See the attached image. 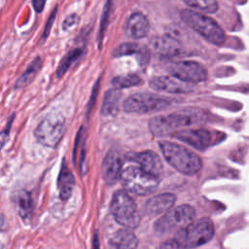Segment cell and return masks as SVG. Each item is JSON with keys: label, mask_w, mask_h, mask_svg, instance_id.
<instances>
[{"label": "cell", "mask_w": 249, "mask_h": 249, "mask_svg": "<svg viewBox=\"0 0 249 249\" xmlns=\"http://www.w3.org/2000/svg\"><path fill=\"white\" fill-rule=\"evenodd\" d=\"M121 94V90L115 88L107 90L101 106V114L103 116H115L118 113Z\"/></svg>", "instance_id": "21"}, {"label": "cell", "mask_w": 249, "mask_h": 249, "mask_svg": "<svg viewBox=\"0 0 249 249\" xmlns=\"http://www.w3.org/2000/svg\"><path fill=\"white\" fill-rule=\"evenodd\" d=\"M9 138V128H7L6 130L0 132V150L4 147V145L6 144L7 140Z\"/></svg>", "instance_id": "33"}, {"label": "cell", "mask_w": 249, "mask_h": 249, "mask_svg": "<svg viewBox=\"0 0 249 249\" xmlns=\"http://www.w3.org/2000/svg\"><path fill=\"white\" fill-rule=\"evenodd\" d=\"M171 105V100L154 93L138 92L130 95L123 103V108L127 113L147 114L161 111Z\"/></svg>", "instance_id": "8"}, {"label": "cell", "mask_w": 249, "mask_h": 249, "mask_svg": "<svg viewBox=\"0 0 249 249\" xmlns=\"http://www.w3.org/2000/svg\"><path fill=\"white\" fill-rule=\"evenodd\" d=\"M98 88H99V80L97 81V83L95 84V86H94V88H93V89H92L91 96H90V101H89V110H88V112L90 111L91 108L93 107L95 97H96V95H97V93H98Z\"/></svg>", "instance_id": "30"}, {"label": "cell", "mask_w": 249, "mask_h": 249, "mask_svg": "<svg viewBox=\"0 0 249 249\" xmlns=\"http://www.w3.org/2000/svg\"><path fill=\"white\" fill-rule=\"evenodd\" d=\"M121 180L125 192L146 196L154 193L159 185V178L144 171L140 166L131 165L124 168Z\"/></svg>", "instance_id": "5"}, {"label": "cell", "mask_w": 249, "mask_h": 249, "mask_svg": "<svg viewBox=\"0 0 249 249\" xmlns=\"http://www.w3.org/2000/svg\"><path fill=\"white\" fill-rule=\"evenodd\" d=\"M152 49L160 55L174 56L178 55L182 49L178 40L171 35H162L151 40Z\"/></svg>", "instance_id": "17"}, {"label": "cell", "mask_w": 249, "mask_h": 249, "mask_svg": "<svg viewBox=\"0 0 249 249\" xmlns=\"http://www.w3.org/2000/svg\"><path fill=\"white\" fill-rule=\"evenodd\" d=\"M113 56L120 57L124 55H135L140 65L145 66L150 59V52L147 47L137 43H124L119 45L112 53Z\"/></svg>", "instance_id": "14"}, {"label": "cell", "mask_w": 249, "mask_h": 249, "mask_svg": "<svg viewBox=\"0 0 249 249\" xmlns=\"http://www.w3.org/2000/svg\"><path fill=\"white\" fill-rule=\"evenodd\" d=\"M78 21V17L76 15H71L69 16L63 22V28H69L71 27L72 25H74L75 23H77Z\"/></svg>", "instance_id": "31"}, {"label": "cell", "mask_w": 249, "mask_h": 249, "mask_svg": "<svg viewBox=\"0 0 249 249\" xmlns=\"http://www.w3.org/2000/svg\"><path fill=\"white\" fill-rule=\"evenodd\" d=\"M55 16H56V7L53 10L51 16L49 17V19L46 23V26H45V29H44V32H43V35H42V39L45 40L48 36H49V33L51 31V28L53 24V21H54V18H55Z\"/></svg>", "instance_id": "28"}, {"label": "cell", "mask_w": 249, "mask_h": 249, "mask_svg": "<svg viewBox=\"0 0 249 249\" xmlns=\"http://www.w3.org/2000/svg\"><path fill=\"white\" fill-rule=\"evenodd\" d=\"M66 129L65 118L60 112H50L37 125L34 135L41 144L54 148L62 139Z\"/></svg>", "instance_id": "6"}, {"label": "cell", "mask_w": 249, "mask_h": 249, "mask_svg": "<svg viewBox=\"0 0 249 249\" xmlns=\"http://www.w3.org/2000/svg\"><path fill=\"white\" fill-rule=\"evenodd\" d=\"M74 183H75V180H74V176H73L72 172L68 168L67 164H65L63 162V164L60 168V172L58 175V181H57V185H58V189H59V196L61 199L66 200L71 196L72 187H73Z\"/></svg>", "instance_id": "20"}, {"label": "cell", "mask_w": 249, "mask_h": 249, "mask_svg": "<svg viewBox=\"0 0 249 249\" xmlns=\"http://www.w3.org/2000/svg\"><path fill=\"white\" fill-rule=\"evenodd\" d=\"M174 137L198 150L206 149L213 141L212 133L205 129H185L177 131Z\"/></svg>", "instance_id": "12"}, {"label": "cell", "mask_w": 249, "mask_h": 249, "mask_svg": "<svg viewBox=\"0 0 249 249\" xmlns=\"http://www.w3.org/2000/svg\"><path fill=\"white\" fill-rule=\"evenodd\" d=\"M42 66V59L38 56L36 57L26 68V70L22 73V75L17 80L15 88L16 89H22L28 86L36 77L37 73L41 69Z\"/></svg>", "instance_id": "22"}, {"label": "cell", "mask_w": 249, "mask_h": 249, "mask_svg": "<svg viewBox=\"0 0 249 249\" xmlns=\"http://www.w3.org/2000/svg\"><path fill=\"white\" fill-rule=\"evenodd\" d=\"M214 236V225L209 218H200L179 230L174 237L182 249L196 248Z\"/></svg>", "instance_id": "3"}, {"label": "cell", "mask_w": 249, "mask_h": 249, "mask_svg": "<svg viewBox=\"0 0 249 249\" xmlns=\"http://www.w3.org/2000/svg\"><path fill=\"white\" fill-rule=\"evenodd\" d=\"M150 87L168 93H186L194 90V84L183 82L173 76H158L150 80Z\"/></svg>", "instance_id": "11"}, {"label": "cell", "mask_w": 249, "mask_h": 249, "mask_svg": "<svg viewBox=\"0 0 249 249\" xmlns=\"http://www.w3.org/2000/svg\"><path fill=\"white\" fill-rule=\"evenodd\" d=\"M180 17L185 24L210 43L221 45L225 41V33L223 29L211 18L189 9L182 10Z\"/></svg>", "instance_id": "4"}, {"label": "cell", "mask_w": 249, "mask_h": 249, "mask_svg": "<svg viewBox=\"0 0 249 249\" xmlns=\"http://www.w3.org/2000/svg\"><path fill=\"white\" fill-rule=\"evenodd\" d=\"M159 146L165 160L179 172L193 175L201 168L200 158L184 146L168 141H160Z\"/></svg>", "instance_id": "2"}, {"label": "cell", "mask_w": 249, "mask_h": 249, "mask_svg": "<svg viewBox=\"0 0 249 249\" xmlns=\"http://www.w3.org/2000/svg\"><path fill=\"white\" fill-rule=\"evenodd\" d=\"M204 114L198 109H183L170 115L154 117L149 122V129L156 137L175 134L181 127L190 126L203 121Z\"/></svg>", "instance_id": "1"}, {"label": "cell", "mask_w": 249, "mask_h": 249, "mask_svg": "<svg viewBox=\"0 0 249 249\" xmlns=\"http://www.w3.org/2000/svg\"><path fill=\"white\" fill-rule=\"evenodd\" d=\"M196 216L195 209L188 204H182L168 210L155 223V231L159 233H167L189 225Z\"/></svg>", "instance_id": "9"}, {"label": "cell", "mask_w": 249, "mask_h": 249, "mask_svg": "<svg viewBox=\"0 0 249 249\" xmlns=\"http://www.w3.org/2000/svg\"><path fill=\"white\" fill-rule=\"evenodd\" d=\"M113 7V0H106L105 5H104V9H103V13L101 16V20H100V27H99V32H98V45L99 47H101L102 44V40L104 37V33L106 31V27L109 21V17L111 14V10Z\"/></svg>", "instance_id": "27"}, {"label": "cell", "mask_w": 249, "mask_h": 249, "mask_svg": "<svg viewBox=\"0 0 249 249\" xmlns=\"http://www.w3.org/2000/svg\"><path fill=\"white\" fill-rule=\"evenodd\" d=\"M141 83L142 79L136 74H126L124 76H117L112 79V85L118 89L138 86Z\"/></svg>", "instance_id": "25"}, {"label": "cell", "mask_w": 249, "mask_h": 249, "mask_svg": "<svg viewBox=\"0 0 249 249\" xmlns=\"http://www.w3.org/2000/svg\"><path fill=\"white\" fill-rule=\"evenodd\" d=\"M171 76L190 84L203 82L207 78L206 68L194 60H184L172 63L168 68Z\"/></svg>", "instance_id": "10"}, {"label": "cell", "mask_w": 249, "mask_h": 249, "mask_svg": "<svg viewBox=\"0 0 249 249\" xmlns=\"http://www.w3.org/2000/svg\"><path fill=\"white\" fill-rule=\"evenodd\" d=\"M150 24L147 18L141 13L132 14L126 20L124 31L132 39H141L147 36Z\"/></svg>", "instance_id": "16"}, {"label": "cell", "mask_w": 249, "mask_h": 249, "mask_svg": "<svg viewBox=\"0 0 249 249\" xmlns=\"http://www.w3.org/2000/svg\"><path fill=\"white\" fill-rule=\"evenodd\" d=\"M17 206H18V215L22 218V219H26L29 218L31 213H32V208H33V204H32V199H31V196L28 192L26 191H19L17 194Z\"/></svg>", "instance_id": "23"}, {"label": "cell", "mask_w": 249, "mask_h": 249, "mask_svg": "<svg viewBox=\"0 0 249 249\" xmlns=\"http://www.w3.org/2000/svg\"><path fill=\"white\" fill-rule=\"evenodd\" d=\"M111 213L118 224L127 229H134L139 225L140 215L132 197L124 191L114 194L111 204Z\"/></svg>", "instance_id": "7"}, {"label": "cell", "mask_w": 249, "mask_h": 249, "mask_svg": "<svg viewBox=\"0 0 249 249\" xmlns=\"http://www.w3.org/2000/svg\"><path fill=\"white\" fill-rule=\"evenodd\" d=\"M110 244L114 249H135L138 244L135 234L127 230H119L110 239Z\"/></svg>", "instance_id": "19"}, {"label": "cell", "mask_w": 249, "mask_h": 249, "mask_svg": "<svg viewBox=\"0 0 249 249\" xmlns=\"http://www.w3.org/2000/svg\"><path fill=\"white\" fill-rule=\"evenodd\" d=\"M84 53V50L81 48L78 49H74L72 51H70L64 57L63 59L60 61L57 70H56V75L57 77H61L65 74V72L71 67V65L73 63H75Z\"/></svg>", "instance_id": "24"}, {"label": "cell", "mask_w": 249, "mask_h": 249, "mask_svg": "<svg viewBox=\"0 0 249 249\" xmlns=\"http://www.w3.org/2000/svg\"><path fill=\"white\" fill-rule=\"evenodd\" d=\"M160 249H182V247L178 244V242L173 238L170 240H167L166 242L162 243Z\"/></svg>", "instance_id": "29"}, {"label": "cell", "mask_w": 249, "mask_h": 249, "mask_svg": "<svg viewBox=\"0 0 249 249\" xmlns=\"http://www.w3.org/2000/svg\"><path fill=\"white\" fill-rule=\"evenodd\" d=\"M175 200L176 196L170 193L154 196L147 200L145 204V212L149 216H157L170 209Z\"/></svg>", "instance_id": "18"}, {"label": "cell", "mask_w": 249, "mask_h": 249, "mask_svg": "<svg viewBox=\"0 0 249 249\" xmlns=\"http://www.w3.org/2000/svg\"><path fill=\"white\" fill-rule=\"evenodd\" d=\"M132 160L136 161L144 171L156 177H159L162 172V162L160 157L153 151H144L135 154L132 157Z\"/></svg>", "instance_id": "15"}, {"label": "cell", "mask_w": 249, "mask_h": 249, "mask_svg": "<svg viewBox=\"0 0 249 249\" xmlns=\"http://www.w3.org/2000/svg\"><path fill=\"white\" fill-rule=\"evenodd\" d=\"M122 159L120 154L111 150L107 153L102 163V176L107 185L115 184L122 175Z\"/></svg>", "instance_id": "13"}, {"label": "cell", "mask_w": 249, "mask_h": 249, "mask_svg": "<svg viewBox=\"0 0 249 249\" xmlns=\"http://www.w3.org/2000/svg\"><path fill=\"white\" fill-rule=\"evenodd\" d=\"M191 8L205 12V13H215L218 9V4L216 0H183Z\"/></svg>", "instance_id": "26"}, {"label": "cell", "mask_w": 249, "mask_h": 249, "mask_svg": "<svg viewBox=\"0 0 249 249\" xmlns=\"http://www.w3.org/2000/svg\"><path fill=\"white\" fill-rule=\"evenodd\" d=\"M32 4H33V7H34L35 11L37 13H40L45 7L46 0H32Z\"/></svg>", "instance_id": "32"}]
</instances>
